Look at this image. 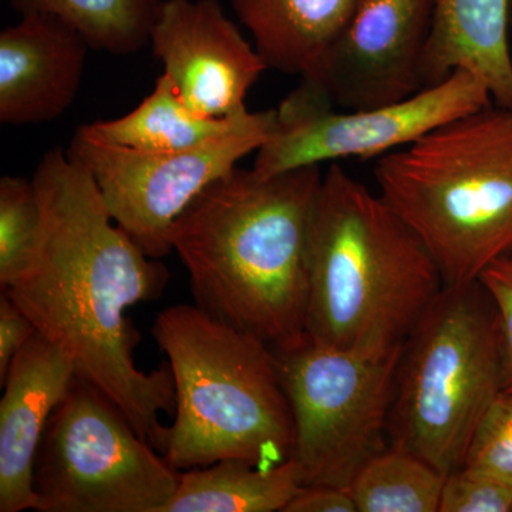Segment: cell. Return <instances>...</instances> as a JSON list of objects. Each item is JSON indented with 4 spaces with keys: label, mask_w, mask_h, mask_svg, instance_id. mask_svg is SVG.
<instances>
[{
    "label": "cell",
    "mask_w": 512,
    "mask_h": 512,
    "mask_svg": "<svg viewBox=\"0 0 512 512\" xmlns=\"http://www.w3.org/2000/svg\"><path fill=\"white\" fill-rule=\"evenodd\" d=\"M35 323L6 292L0 296V383L8 375L13 357L35 336Z\"/></svg>",
    "instance_id": "25"
},
{
    "label": "cell",
    "mask_w": 512,
    "mask_h": 512,
    "mask_svg": "<svg viewBox=\"0 0 512 512\" xmlns=\"http://www.w3.org/2000/svg\"><path fill=\"white\" fill-rule=\"evenodd\" d=\"M497 312L503 340L505 387L512 386V252L484 269L478 278Z\"/></svg>",
    "instance_id": "24"
},
{
    "label": "cell",
    "mask_w": 512,
    "mask_h": 512,
    "mask_svg": "<svg viewBox=\"0 0 512 512\" xmlns=\"http://www.w3.org/2000/svg\"><path fill=\"white\" fill-rule=\"evenodd\" d=\"M403 349L355 352L309 339L274 349L295 427L291 457L303 485L349 490L367 461L389 446Z\"/></svg>",
    "instance_id": "7"
},
{
    "label": "cell",
    "mask_w": 512,
    "mask_h": 512,
    "mask_svg": "<svg viewBox=\"0 0 512 512\" xmlns=\"http://www.w3.org/2000/svg\"><path fill=\"white\" fill-rule=\"evenodd\" d=\"M510 6L511 0H434L420 67L423 87L464 70L485 84L497 106L512 110Z\"/></svg>",
    "instance_id": "15"
},
{
    "label": "cell",
    "mask_w": 512,
    "mask_h": 512,
    "mask_svg": "<svg viewBox=\"0 0 512 512\" xmlns=\"http://www.w3.org/2000/svg\"><path fill=\"white\" fill-rule=\"evenodd\" d=\"M320 165L259 175L235 168L171 229L195 305L274 349L308 340V237Z\"/></svg>",
    "instance_id": "2"
},
{
    "label": "cell",
    "mask_w": 512,
    "mask_h": 512,
    "mask_svg": "<svg viewBox=\"0 0 512 512\" xmlns=\"http://www.w3.org/2000/svg\"><path fill=\"white\" fill-rule=\"evenodd\" d=\"M150 45L181 99L200 116L247 113L248 92L268 69L220 0H164Z\"/></svg>",
    "instance_id": "12"
},
{
    "label": "cell",
    "mask_w": 512,
    "mask_h": 512,
    "mask_svg": "<svg viewBox=\"0 0 512 512\" xmlns=\"http://www.w3.org/2000/svg\"><path fill=\"white\" fill-rule=\"evenodd\" d=\"M505 387L497 312L480 282L444 286L404 343L389 446L444 476L460 470L488 407Z\"/></svg>",
    "instance_id": "6"
},
{
    "label": "cell",
    "mask_w": 512,
    "mask_h": 512,
    "mask_svg": "<svg viewBox=\"0 0 512 512\" xmlns=\"http://www.w3.org/2000/svg\"><path fill=\"white\" fill-rule=\"evenodd\" d=\"M446 476L423 458L387 446L353 478L357 512H439Z\"/></svg>",
    "instance_id": "20"
},
{
    "label": "cell",
    "mask_w": 512,
    "mask_h": 512,
    "mask_svg": "<svg viewBox=\"0 0 512 512\" xmlns=\"http://www.w3.org/2000/svg\"><path fill=\"white\" fill-rule=\"evenodd\" d=\"M439 512H512V484L460 468L446 476Z\"/></svg>",
    "instance_id": "23"
},
{
    "label": "cell",
    "mask_w": 512,
    "mask_h": 512,
    "mask_svg": "<svg viewBox=\"0 0 512 512\" xmlns=\"http://www.w3.org/2000/svg\"><path fill=\"white\" fill-rule=\"evenodd\" d=\"M164 0H10L20 16L63 20L93 50L131 55L150 45V32Z\"/></svg>",
    "instance_id": "19"
},
{
    "label": "cell",
    "mask_w": 512,
    "mask_h": 512,
    "mask_svg": "<svg viewBox=\"0 0 512 512\" xmlns=\"http://www.w3.org/2000/svg\"><path fill=\"white\" fill-rule=\"evenodd\" d=\"M284 512H357L348 490L302 485Z\"/></svg>",
    "instance_id": "26"
},
{
    "label": "cell",
    "mask_w": 512,
    "mask_h": 512,
    "mask_svg": "<svg viewBox=\"0 0 512 512\" xmlns=\"http://www.w3.org/2000/svg\"><path fill=\"white\" fill-rule=\"evenodd\" d=\"M92 49L76 29L47 15H25L0 33V121L39 124L62 116L82 84Z\"/></svg>",
    "instance_id": "14"
},
{
    "label": "cell",
    "mask_w": 512,
    "mask_h": 512,
    "mask_svg": "<svg viewBox=\"0 0 512 512\" xmlns=\"http://www.w3.org/2000/svg\"><path fill=\"white\" fill-rule=\"evenodd\" d=\"M39 197L33 180H0V286L6 291L28 268L39 237Z\"/></svg>",
    "instance_id": "21"
},
{
    "label": "cell",
    "mask_w": 512,
    "mask_h": 512,
    "mask_svg": "<svg viewBox=\"0 0 512 512\" xmlns=\"http://www.w3.org/2000/svg\"><path fill=\"white\" fill-rule=\"evenodd\" d=\"M308 274V339L355 352L404 345L444 288L417 232L338 163L313 207Z\"/></svg>",
    "instance_id": "3"
},
{
    "label": "cell",
    "mask_w": 512,
    "mask_h": 512,
    "mask_svg": "<svg viewBox=\"0 0 512 512\" xmlns=\"http://www.w3.org/2000/svg\"><path fill=\"white\" fill-rule=\"evenodd\" d=\"M434 0H362L348 28L301 82L338 110L397 103L424 89L420 67Z\"/></svg>",
    "instance_id": "11"
},
{
    "label": "cell",
    "mask_w": 512,
    "mask_h": 512,
    "mask_svg": "<svg viewBox=\"0 0 512 512\" xmlns=\"http://www.w3.org/2000/svg\"><path fill=\"white\" fill-rule=\"evenodd\" d=\"M362 0H231L256 52L285 74L311 76L348 28Z\"/></svg>",
    "instance_id": "16"
},
{
    "label": "cell",
    "mask_w": 512,
    "mask_h": 512,
    "mask_svg": "<svg viewBox=\"0 0 512 512\" xmlns=\"http://www.w3.org/2000/svg\"><path fill=\"white\" fill-rule=\"evenodd\" d=\"M491 103L485 84L464 70L407 99L365 110L335 109L301 82L276 109L274 131L256 151L254 170L269 177L343 158H380Z\"/></svg>",
    "instance_id": "9"
},
{
    "label": "cell",
    "mask_w": 512,
    "mask_h": 512,
    "mask_svg": "<svg viewBox=\"0 0 512 512\" xmlns=\"http://www.w3.org/2000/svg\"><path fill=\"white\" fill-rule=\"evenodd\" d=\"M380 195L417 232L444 286L476 284L512 252V110L488 104L375 165Z\"/></svg>",
    "instance_id": "5"
},
{
    "label": "cell",
    "mask_w": 512,
    "mask_h": 512,
    "mask_svg": "<svg viewBox=\"0 0 512 512\" xmlns=\"http://www.w3.org/2000/svg\"><path fill=\"white\" fill-rule=\"evenodd\" d=\"M151 333L174 377V421L161 447L171 466L237 458L272 467L291 458L295 427L272 346L197 305L165 309Z\"/></svg>",
    "instance_id": "4"
},
{
    "label": "cell",
    "mask_w": 512,
    "mask_h": 512,
    "mask_svg": "<svg viewBox=\"0 0 512 512\" xmlns=\"http://www.w3.org/2000/svg\"><path fill=\"white\" fill-rule=\"evenodd\" d=\"M302 485L292 457L272 467L228 458L181 473L163 512H284Z\"/></svg>",
    "instance_id": "18"
},
{
    "label": "cell",
    "mask_w": 512,
    "mask_h": 512,
    "mask_svg": "<svg viewBox=\"0 0 512 512\" xmlns=\"http://www.w3.org/2000/svg\"><path fill=\"white\" fill-rule=\"evenodd\" d=\"M180 476L109 396L77 375L40 443L35 510L163 512Z\"/></svg>",
    "instance_id": "8"
},
{
    "label": "cell",
    "mask_w": 512,
    "mask_h": 512,
    "mask_svg": "<svg viewBox=\"0 0 512 512\" xmlns=\"http://www.w3.org/2000/svg\"><path fill=\"white\" fill-rule=\"evenodd\" d=\"M254 116L252 111L231 117L200 116L184 103L173 80L163 73L153 92L137 109L120 119L96 121L77 131L89 140L111 146L144 153H167L228 136L247 126Z\"/></svg>",
    "instance_id": "17"
},
{
    "label": "cell",
    "mask_w": 512,
    "mask_h": 512,
    "mask_svg": "<svg viewBox=\"0 0 512 512\" xmlns=\"http://www.w3.org/2000/svg\"><path fill=\"white\" fill-rule=\"evenodd\" d=\"M510 26L512 28V0H511V6H510Z\"/></svg>",
    "instance_id": "27"
},
{
    "label": "cell",
    "mask_w": 512,
    "mask_h": 512,
    "mask_svg": "<svg viewBox=\"0 0 512 512\" xmlns=\"http://www.w3.org/2000/svg\"><path fill=\"white\" fill-rule=\"evenodd\" d=\"M76 376L73 360L40 332L13 357L0 383V512L35 510L40 443Z\"/></svg>",
    "instance_id": "13"
},
{
    "label": "cell",
    "mask_w": 512,
    "mask_h": 512,
    "mask_svg": "<svg viewBox=\"0 0 512 512\" xmlns=\"http://www.w3.org/2000/svg\"><path fill=\"white\" fill-rule=\"evenodd\" d=\"M463 467L512 484V386L504 387L488 407Z\"/></svg>",
    "instance_id": "22"
},
{
    "label": "cell",
    "mask_w": 512,
    "mask_h": 512,
    "mask_svg": "<svg viewBox=\"0 0 512 512\" xmlns=\"http://www.w3.org/2000/svg\"><path fill=\"white\" fill-rule=\"evenodd\" d=\"M276 110L258 111L247 126L187 150L144 153L73 136L67 153L92 173L107 211L150 258L173 252L175 221L215 181L271 137Z\"/></svg>",
    "instance_id": "10"
},
{
    "label": "cell",
    "mask_w": 512,
    "mask_h": 512,
    "mask_svg": "<svg viewBox=\"0 0 512 512\" xmlns=\"http://www.w3.org/2000/svg\"><path fill=\"white\" fill-rule=\"evenodd\" d=\"M32 180L42 211L35 252L2 292L161 453V413H175L173 372L138 369L140 338L126 311L163 295L167 268L114 222L92 173L67 151H47Z\"/></svg>",
    "instance_id": "1"
}]
</instances>
